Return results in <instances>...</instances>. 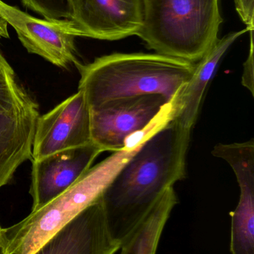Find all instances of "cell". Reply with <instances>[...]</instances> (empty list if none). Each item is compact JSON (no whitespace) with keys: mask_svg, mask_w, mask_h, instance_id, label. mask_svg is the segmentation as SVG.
Returning a JSON list of instances; mask_svg holds the SVG:
<instances>
[{"mask_svg":"<svg viewBox=\"0 0 254 254\" xmlns=\"http://www.w3.org/2000/svg\"><path fill=\"white\" fill-rule=\"evenodd\" d=\"M91 142L90 108L83 92L79 90L49 113L39 116L32 161Z\"/></svg>","mask_w":254,"mask_h":254,"instance_id":"52a82bcc","label":"cell"},{"mask_svg":"<svg viewBox=\"0 0 254 254\" xmlns=\"http://www.w3.org/2000/svg\"><path fill=\"white\" fill-rule=\"evenodd\" d=\"M213 156L226 161L234 170L240 189L238 205L231 216L232 254H254V142L218 143Z\"/></svg>","mask_w":254,"mask_h":254,"instance_id":"9c48e42d","label":"cell"},{"mask_svg":"<svg viewBox=\"0 0 254 254\" xmlns=\"http://www.w3.org/2000/svg\"><path fill=\"white\" fill-rule=\"evenodd\" d=\"M70 20L84 37L119 40L137 35L144 21V0H69Z\"/></svg>","mask_w":254,"mask_h":254,"instance_id":"ba28073f","label":"cell"},{"mask_svg":"<svg viewBox=\"0 0 254 254\" xmlns=\"http://www.w3.org/2000/svg\"><path fill=\"white\" fill-rule=\"evenodd\" d=\"M31 101L18 84L14 71L0 51V113L22 107Z\"/></svg>","mask_w":254,"mask_h":254,"instance_id":"9a60e30c","label":"cell"},{"mask_svg":"<svg viewBox=\"0 0 254 254\" xmlns=\"http://www.w3.org/2000/svg\"><path fill=\"white\" fill-rule=\"evenodd\" d=\"M177 203L174 188H168L122 240L119 254H157L164 228Z\"/></svg>","mask_w":254,"mask_h":254,"instance_id":"5bb4252c","label":"cell"},{"mask_svg":"<svg viewBox=\"0 0 254 254\" xmlns=\"http://www.w3.org/2000/svg\"><path fill=\"white\" fill-rule=\"evenodd\" d=\"M219 0H144L137 36L156 53L196 64L219 39Z\"/></svg>","mask_w":254,"mask_h":254,"instance_id":"277c9868","label":"cell"},{"mask_svg":"<svg viewBox=\"0 0 254 254\" xmlns=\"http://www.w3.org/2000/svg\"><path fill=\"white\" fill-rule=\"evenodd\" d=\"M0 254H4V248H3L2 243H1V231H0Z\"/></svg>","mask_w":254,"mask_h":254,"instance_id":"ffe728a7","label":"cell"},{"mask_svg":"<svg viewBox=\"0 0 254 254\" xmlns=\"http://www.w3.org/2000/svg\"><path fill=\"white\" fill-rule=\"evenodd\" d=\"M236 9L246 25L254 22V0H235Z\"/></svg>","mask_w":254,"mask_h":254,"instance_id":"ac0fdd59","label":"cell"},{"mask_svg":"<svg viewBox=\"0 0 254 254\" xmlns=\"http://www.w3.org/2000/svg\"><path fill=\"white\" fill-rule=\"evenodd\" d=\"M249 28L230 33L218 39L208 52L195 64V71L189 81L170 102L169 122L192 130L199 115L201 103L207 86L217 69L222 57L233 43L247 31Z\"/></svg>","mask_w":254,"mask_h":254,"instance_id":"7c38bea8","label":"cell"},{"mask_svg":"<svg viewBox=\"0 0 254 254\" xmlns=\"http://www.w3.org/2000/svg\"><path fill=\"white\" fill-rule=\"evenodd\" d=\"M144 143L113 152L90 167L74 185L21 222L1 228L4 254H33L61 228L95 202L121 167Z\"/></svg>","mask_w":254,"mask_h":254,"instance_id":"3957f363","label":"cell"},{"mask_svg":"<svg viewBox=\"0 0 254 254\" xmlns=\"http://www.w3.org/2000/svg\"><path fill=\"white\" fill-rule=\"evenodd\" d=\"M7 23L4 19L0 18V40L1 39L9 38L8 30H7Z\"/></svg>","mask_w":254,"mask_h":254,"instance_id":"d6986e66","label":"cell"},{"mask_svg":"<svg viewBox=\"0 0 254 254\" xmlns=\"http://www.w3.org/2000/svg\"><path fill=\"white\" fill-rule=\"evenodd\" d=\"M250 53L244 64L243 72V84L254 95V29L250 30Z\"/></svg>","mask_w":254,"mask_h":254,"instance_id":"e0dca14e","label":"cell"},{"mask_svg":"<svg viewBox=\"0 0 254 254\" xmlns=\"http://www.w3.org/2000/svg\"><path fill=\"white\" fill-rule=\"evenodd\" d=\"M24 5L46 19H70L69 0H21Z\"/></svg>","mask_w":254,"mask_h":254,"instance_id":"2e32d148","label":"cell"},{"mask_svg":"<svg viewBox=\"0 0 254 254\" xmlns=\"http://www.w3.org/2000/svg\"><path fill=\"white\" fill-rule=\"evenodd\" d=\"M101 196L33 254H115L118 252L121 244L110 232Z\"/></svg>","mask_w":254,"mask_h":254,"instance_id":"8fae6325","label":"cell"},{"mask_svg":"<svg viewBox=\"0 0 254 254\" xmlns=\"http://www.w3.org/2000/svg\"><path fill=\"white\" fill-rule=\"evenodd\" d=\"M101 152V149L91 142L32 161L31 212L40 210L74 185Z\"/></svg>","mask_w":254,"mask_h":254,"instance_id":"30bf717a","label":"cell"},{"mask_svg":"<svg viewBox=\"0 0 254 254\" xmlns=\"http://www.w3.org/2000/svg\"><path fill=\"white\" fill-rule=\"evenodd\" d=\"M38 117L37 105L33 101L0 113V188L10 182L22 163L32 160Z\"/></svg>","mask_w":254,"mask_h":254,"instance_id":"4fadbf2b","label":"cell"},{"mask_svg":"<svg viewBox=\"0 0 254 254\" xmlns=\"http://www.w3.org/2000/svg\"><path fill=\"white\" fill-rule=\"evenodd\" d=\"M1 227H0V231H1Z\"/></svg>","mask_w":254,"mask_h":254,"instance_id":"44dd1931","label":"cell"},{"mask_svg":"<svg viewBox=\"0 0 254 254\" xmlns=\"http://www.w3.org/2000/svg\"><path fill=\"white\" fill-rule=\"evenodd\" d=\"M169 103L152 94L119 98L90 109L91 140L102 152L122 150L158 125Z\"/></svg>","mask_w":254,"mask_h":254,"instance_id":"5b68a950","label":"cell"},{"mask_svg":"<svg viewBox=\"0 0 254 254\" xmlns=\"http://www.w3.org/2000/svg\"><path fill=\"white\" fill-rule=\"evenodd\" d=\"M75 65L81 74L79 90L90 109L119 98L152 94L171 102L195 68L194 63L158 53L112 54Z\"/></svg>","mask_w":254,"mask_h":254,"instance_id":"7a4b0ae2","label":"cell"},{"mask_svg":"<svg viewBox=\"0 0 254 254\" xmlns=\"http://www.w3.org/2000/svg\"><path fill=\"white\" fill-rule=\"evenodd\" d=\"M191 131L174 122L158 128L103 192L110 232L120 244L160 196L185 179Z\"/></svg>","mask_w":254,"mask_h":254,"instance_id":"6da1fadb","label":"cell"},{"mask_svg":"<svg viewBox=\"0 0 254 254\" xmlns=\"http://www.w3.org/2000/svg\"><path fill=\"white\" fill-rule=\"evenodd\" d=\"M0 18L13 27L28 52L60 68L79 63L75 39L83 33L70 19H41L0 0Z\"/></svg>","mask_w":254,"mask_h":254,"instance_id":"8992f818","label":"cell"}]
</instances>
